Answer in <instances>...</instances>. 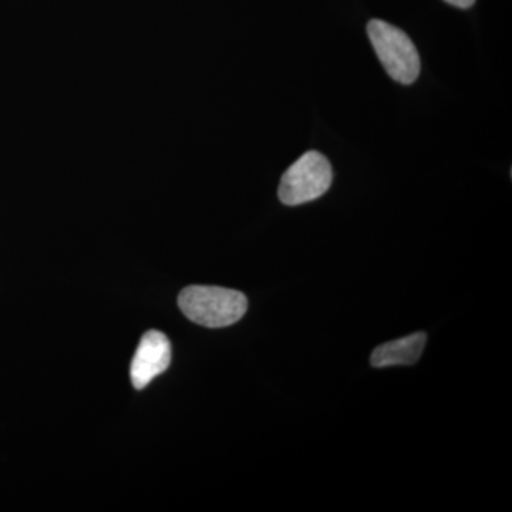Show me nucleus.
Returning a JSON list of instances; mask_svg holds the SVG:
<instances>
[{
    "label": "nucleus",
    "instance_id": "f257e3e1",
    "mask_svg": "<svg viewBox=\"0 0 512 512\" xmlns=\"http://www.w3.org/2000/svg\"><path fill=\"white\" fill-rule=\"evenodd\" d=\"M181 312L204 328H227L244 318L248 299L244 293L220 286L194 285L178 296Z\"/></svg>",
    "mask_w": 512,
    "mask_h": 512
},
{
    "label": "nucleus",
    "instance_id": "f03ea898",
    "mask_svg": "<svg viewBox=\"0 0 512 512\" xmlns=\"http://www.w3.org/2000/svg\"><path fill=\"white\" fill-rule=\"evenodd\" d=\"M367 35L384 70L393 80L397 83L413 84L419 79V52L402 29L384 20L373 19L367 23Z\"/></svg>",
    "mask_w": 512,
    "mask_h": 512
},
{
    "label": "nucleus",
    "instance_id": "7ed1b4c3",
    "mask_svg": "<svg viewBox=\"0 0 512 512\" xmlns=\"http://www.w3.org/2000/svg\"><path fill=\"white\" fill-rule=\"evenodd\" d=\"M333 181V170L328 158L319 151H308L282 175L278 197L289 207L318 200L328 192Z\"/></svg>",
    "mask_w": 512,
    "mask_h": 512
},
{
    "label": "nucleus",
    "instance_id": "20e7f679",
    "mask_svg": "<svg viewBox=\"0 0 512 512\" xmlns=\"http://www.w3.org/2000/svg\"><path fill=\"white\" fill-rule=\"evenodd\" d=\"M171 363V343L164 333L150 330L141 339L131 362V383L137 390L144 389Z\"/></svg>",
    "mask_w": 512,
    "mask_h": 512
},
{
    "label": "nucleus",
    "instance_id": "39448f33",
    "mask_svg": "<svg viewBox=\"0 0 512 512\" xmlns=\"http://www.w3.org/2000/svg\"><path fill=\"white\" fill-rule=\"evenodd\" d=\"M427 343L426 333H413L392 340V342L383 343L377 346L375 352L370 356V363L373 367H390V366H410L419 362L421 353Z\"/></svg>",
    "mask_w": 512,
    "mask_h": 512
},
{
    "label": "nucleus",
    "instance_id": "423d86ee",
    "mask_svg": "<svg viewBox=\"0 0 512 512\" xmlns=\"http://www.w3.org/2000/svg\"><path fill=\"white\" fill-rule=\"evenodd\" d=\"M448 5L456 6L458 9H470L471 6H474L476 0H444Z\"/></svg>",
    "mask_w": 512,
    "mask_h": 512
}]
</instances>
